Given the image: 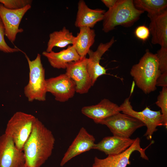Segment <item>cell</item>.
I'll list each match as a JSON object with an SVG mask.
<instances>
[{
  "mask_svg": "<svg viewBox=\"0 0 167 167\" xmlns=\"http://www.w3.org/2000/svg\"><path fill=\"white\" fill-rule=\"evenodd\" d=\"M135 34L138 39L146 41L149 37L150 32L149 28L144 25H141L137 27L135 30Z\"/></svg>",
  "mask_w": 167,
  "mask_h": 167,
  "instance_id": "27",
  "label": "cell"
},
{
  "mask_svg": "<svg viewBox=\"0 0 167 167\" xmlns=\"http://www.w3.org/2000/svg\"><path fill=\"white\" fill-rule=\"evenodd\" d=\"M106 126L113 135L129 138L138 129L145 125L127 114L118 112L97 123Z\"/></svg>",
  "mask_w": 167,
  "mask_h": 167,
  "instance_id": "7",
  "label": "cell"
},
{
  "mask_svg": "<svg viewBox=\"0 0 167 167\" xmlns=\"http://www.w3.org/2000/svg\"><path fill=\"white\" fill-rule=\"evenodd\" d=\"M47 92L51 93L55 100L60 102L68 101L74 96L75 85L65 73L46 79Z\"/></svg>",
  "mask_w": 167,
  "mask_h": 167,
  "instance_id": "12",
  "label": "cell"
},
{
  "mask_svg": "<svg viewBox=\"0 0 167 167\" xmlns=\"http://www.w3.org/2000/svg\"><path fill=\"white\" fill-rule=\"evenodd\" d=\"M131 88L129 97L126 98L120 106L121 111L143 122L147 127L146 132L144 135L147 139L151 140L153 133L157 130V127L164 126L161 111H153L148 107H146L141 111L134 110L129 101L131 95L133 91L134 86H133Z\"/></svg>",
  "mask_w": 167,
  "mask_h": 167,
  "instance_id": "6",
  "label": "cell"
},
{
  "mask_svg": "<svg viewBox=\"0 0 167 167\" xmlns=\"http://www.w3.org/2000/svg\"><path fill=\"white\" fill-rule=\"evenodd\" d=\"M5 31V28L0 17V51L6 53L21 51L19 49L11 48L7 44L4 39Z\"/></svg>",
  "mask_w": 167,
  "mask_h": 167,
  "instance_id": "24",
  "label": "cell"
},
{
  "mask_svg": "<svg viewBox=\"0 0 167 167\" xmlns=\"http://www.w3.org/2000/svg\"><path fill=\"white\" fill-rule=\"evenodd\" d=\"M113 36L108 42L100 43L95 51L90 49L88 54L87 68L93 85L99 77L107 74V70L100 64V61L103 54L112 46L115 42Z\"/></svg>",
  "mask_w": 167,
  "mask_h": 167,
  "instance_id": "13",
  "label": "cell"
},
{
  "mask_svg": "<svg viewBox=\"0 0 167 167\" xmlns=\"http://www.w3.org/2000/svg\"><path fill=\"white\" fill-rule=\"evenodd\" d=\"M32 1L29 0H0L2 4L6 8L15 10L22 8L28 4H31Z\"/></svg>",
  "mask_w": 167,
  "mask_h": 167,
  "instance_id": "25",
  "label": "cell"
},
{
  "mask_svg": "<svg viewBox=\"0 0 167 167\" xmlns=\"http://www.w3.org/2000/svg\"><path fill=\"white\" fill-rule=\"evenodd\" d=\"M95 139L84 127L80 130L71 145L65 153L60 163L64 166L73 157L85 152L93 149Z\"/></svg>",
  "mask_w": 167,
  "mask_h": 167,
  "instance_id": "14",
  "label": "cell"
},
{
  "mask_svg": "<svg viewBox=\"0 0 167 167\" xmlns=\"http://www.w3.org/2000/svg\"><path fill=\"white\" fill-rule=\"evenodd\" d=\"M135 139L115 135L106 137L99 142L95 144L93 149L104 152L106 155H113L121 153L129 148Z\"/></svg>",
  "mask_w": 167,
  "mask_h": 167,
  "instance_id": "18",
  "label": "cell"
},
{
  "mask_svg": "<svg viewBox=\"0 0 167 167\" xmlns=\"http://www.w3.org/2000/svg\"><path fill=\"white\" fill-rule=\"evenodd\" d=\"M139 138H137L135 139L133 144L121 153L109 155L104 159H100L96 156L92 167H126L127 165L130 164V157L135 151H138L142 158L148 160V158L145 154V151L153 142H152L145 148H141Z\"/></svg>",
  "mask_w": 167,
  "mask_h": 167,
  "instance_id": "8",
  "label": "cell"
},
{
  "mask_svg": "<svg viewBox=\"0 0 167 167\" xmlns=\"http://www.w3.org/2000/svg\"><path fill=\"white\" fill-rule=\"evenodd\" d=\"M42 54L47 58L52 66L58 69H66L69 63L77 61L81 58L72 45L58 52L53 50L49 52L44 51Z\"/></svg>",
  "mask_w": 167,
  "mask_h": 167,
  "instance_id": "19",
  "label": "cell"
},
{
  "mask_svg": "<svg viewBox=\"0 0 167 167\" xmlns=\"http://www.w3.org/2000/svg\"><path fill=\"white\" fill-rule=\"evenodd\" d=\"M23 151L15 146L12 139L4 133L0 136V167H21L25 164Z\"/></svg>",
  "mask_w": 167,
  "mask_h": 167,
  "instance_id": "11",
  "label": "cell"
},
{
  "mask_svg": "<svg viewBox=\"0 0 167 167\" xmlns=\"http://www.w3.org/2000/svg\"><path fill=\"white\" fill-rule=\"evenodd\" d=\"M82 113L92 119L96 123L113 114L121 111L117 104L104 98L96 105L84 106L81 110Z\"/></svg>",
  "mask_w": 167,
  "mask_h": 167,
  "instance_id": "15",
  "label": "cell"
},
{
  "mask_svg": "<svg viewBox=\"0 0 167 167\" xmlns=\"http://www.w3.org/2000/svg\"><path fill=\"white\" fill-rule=\"evenodd\" d=\"M156 105L161 109L164 126L167 127V87H163L157 98Z\"/></svg>",
  "mask_w": 167,
  "mask_h": 167,
  "instance_id": "23",
  "label": "cell"
},
{
  "mask_svg": "<svg viewBox=\"0 0 167 167\" xmlns=\"http://www.w3.org/2000/svg\"><path fill=\"white\" fill-rule=\"evenodd\" d=\"M144 12L135 7L132 0H117L114 5L104 13L102 30L107 33L118 26L131 27Z\"/></svg>",
  "mask_w": 167,
  "mask_h": 167,
  "instance_id": "3",
  "label": "cell"
},
{
  "mask_svg": "<svg viewBox=\"0 0 167 167\" xmlns=\"http://www.w3.org/2000/svg\"><path fill=\"white\" fill-rule=\"evenodd\" d=\"M72 45L81 58L86 57L95 41L96 33L93 29L88 27L79 28Z\"/></svg>",
  "mask_w": 167,
  "mask_h": 167,
  "instance_id": "20",
  "label": "cell"
},
{
  "mask_svg": "<svg viewBox=\"0 0 167 167\" xmlns=\"http://www.w3.org/2000/svg\"><path fill=\"white\" fill-rule=\"evenodd\" d=\"M34 115L21 111L15 113L7 124L5 133L10 137L16 147L23 151L37 119Z\"/></svg>",
  "mask_w": 167,
  "mask_h": 167,
  "instance_id": "5",
  "label": "cell"
},
{
  "mask_svg": "<svg viewBox=\"0 0 167 167\" xmlns=\"http://www.w3.org/2000/svg\"><path fill=\"white\" fill-rule=\"evenodd\" d=\"M86 57L76 62L68 64L65 74L74 82L76 92L80 94L86 93L93 86L87 68Z\"/></svg>",
  "mask_w": 167,
  "mask_h": 167,
  "instance_id": "10",
  "label": "cell"
},
{
  "mask_svg": "<svg viewBox=\"0 0 167 167\" xmlns=\"http://www.w3.org/2000/svg\"><path fill=\"white\" fill-rule=\"evenodd\" d=\"M75 37L65 27L59 31H54L49 35L45 51L49 52L55 47L62 48L72 45Z\"/></svg>",
  "mask_w": 167,
  "mask_h": 167,
  "instance_id": "21",
  "label": "cell"
},
{
  "mask_svg": "<svg viewBox=\"0 0 167 167\" xmlns=\"http://www.w3.org/2000/svg\"><path fill=\"white\" fill-rule=\"evenodd\" d=\"M133 3L136 8L147 11L149 18L167 9V1L165 0H135Z\"/></svg>",
  "mask_w": 167,
  "mask_h": 167,
  "instance_id": "22",
  "label": "cell"
},
{
  "mask_svg": "<svg viewBox=\"0 0 167 167\" xmlns=\"http://www.w3.org/2000/svg\"><path fill=\"white\" fill-rule=\"evenodd\" d=\"M55 139L37 118L23 149L27 167H40L51 156Z\"/></svg>",
  "mask_w": 167,
  "mask_h": 167,
  "instance_id": "1",
  "label": "cell"
},
{
  "mask_svg": "<svg viewBox=\"0 0 167 167\" xmlns=\"http://www.w3.org/2000/svg\"><path fill=\"white\" fill-rule=\"evenodd\" d=\"M28 4L19 9H9L0 3V17L3 24L5 35L11 42H14L18 33L22 32L24 30L19 28L23 17L31 8Z\"/></svg>",
  "mask_w": 167,
  "mask_h": 167,
  "instance_id": "9",
  "label": "cell"
},
{
  "mask_svg": "<svg viewBox=\"0 0 167 167\" xmlns=\"http://www.w3.org/2000/svg\"><path fill=\"white\" fill-rule=\"evenodd\" d=\"M25 56L28 62L29 73L28 83L24 88V94L29 101H45L47 92L46 81L41 55L38 54L33 60H31L26 54Z\"/></svg>",
  "mask_w": 167,
  "mask_h": 167,
  "instance_id": "4",
  "label": "cell"
},
{
  "mask_svg": "<svg viewBox=\"0 0 167 167\" xmlns=\"http://www.w3.org/2000/svg\"><path fill=\"white\" fill-rule=\"evenodd\" d=\"M130 73L134 83L144 93L155 91L161 74L156 54L147 51L139 62L132 66Z\"/></svg>",
  "mask_w": 167,
  "mask_h": 167,
  "instance_id": "2",
  "label": "cell"
},
{
  "mask_svg": "<svg viewBox=\"0 0 167 167\" xmlns=\"http://www.w3.org/2000/svg\"><path fill=\"white\" fill-rule=\"evenodd\" d=\"M117 0H102L101 2L109 9L113 7Z\"/></svg>",
  "mask_w": 167,
  "mask_h": 167,
  "instance_id": "29",
  "label": "cell"
},
{
  "mask_svg": "<svg viewBox=\"0 0 167 167\" xmlns=\"http://www.w3.org/2000/svg\"><path fill=\"white\" fill-rule=\"evenodd\" d=\"M156 86L167 87V72L161 74L157 80Z\"/></svg>",
  "mask_w": 167,
  "mask_h": 167,
  "instance_id": "28",
  "label": "cell"
},
{
  "mask_svg": "<svg viewBox=\"0 0 167 167\" xmlns=\"http://www.w3.org/2000/svg\"><path fill=\"white\" fill-rule=\"evenodd\" d=\"M149 29L152 36V43L167 48V10L149 17Z\"/></svg>",
  "mask_w": 167,
  "mask_h": 167,
  "instance_id": "17",
  "label": "cell"
},
{
  "mask_svg": "<svg viewBox=\"0 0 167 167\" xmlns=\"http://www.w3.org/2000/svg\"><path fill=\"white\" fill-rule=\"evenodd\" d=\"M105 12L101 9L90 8L84 1L79 0L75 26L79 28L86 27L92 28L98 22L103 20Z\"/></svg>",
  "mask_w": 167,
  "mask_h": 167,
  "instance_id": "16",
  "label": "cell"
},
{
  "mask_svg": "<svg viewBox=\"0 0 167 167\" xmlns=\"http://www.w3.org/2000/svg\"><path fill=\"white\" fill-rule=\"evenodd\" d=\"M156 54L161 74L167 72V48L161 47Z\"/></svg>",
  "mask_w": 167,
  "mask_h": 167,
  "instance_id": "26",
  "label": "cell"
},
{
  "mask_svg": "<svg viewBox=\"0 0 167 167\" xmlns=\"http://www.w3.org/2000/svg\"><path fill=\"white\" fill-rule=\"evenodd\" d=\"M21 167H27L25 164L23 165Z\"/></svg>",
  "mask_w": 167,
  "mask_h": 167,
  "instance_id": "30",
  "label": "cell"
}]
</instances>
